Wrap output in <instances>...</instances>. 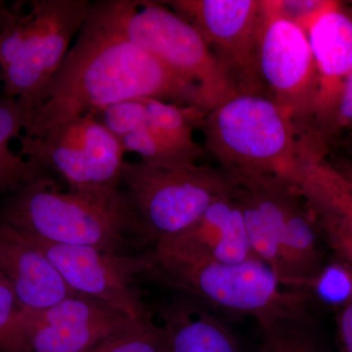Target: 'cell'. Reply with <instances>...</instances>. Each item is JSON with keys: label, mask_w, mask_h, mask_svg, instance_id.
Returning a JSON list of instances; mask_svg holds the SVG:
<instances>
[{"label": "cell", "mask_w": 352, "mask_h": 352, "mask_svg": "<svg viewBox=\"0 0 352 352\" xmlns=\"http://www.w3.org/2000/svg\"><path fill=\"white\" fill-rule=\"evenodd\" d=\"M201 34L239 94L265 96L258 69L261 0L162 1Z\"/></svg>", "instance_id": "9c48e42d"}, {"label": "cell", "mask_w": 352, "mask_h": 352, "mask_svg": "<svg viewBox=\"0 0 352 352\" xmlns=\"http://www.w3.org/2000/svg\"><path fill=\"white\" fill-rule=\"evenodd\" d=\"M2 82V78H1V76H0V82Z\"/></svg>", "instance_id": "83f0119b"}, {"label": "cell", "mask_w": 352, "mask_h": 352, "mask_svg": "<svg viewBox=\"0 0 352 352\" xmlns=\"http://www.w3.org/2000/svg\"><path fill=\"white\" fill-rule=\"evenodd\" d=\"M336 322L340 352H352V303L337 312Z\"/></svg>", "instance_id": "484cf974"}, {"label": "cell", "mask_w": 352, "mask_h": 352, "mask_svg": "<svg viewBox=\"0 0 352 352\" xmlns=\"http://www.w3.org/2000/svg\"><path fill=\"white\" fill-rule=\"evenodd\" d=\"M312 298L329 309L339 312L352 303V265L338 258L324 263L318 272L302 286Z\"/></svg>", "instance_id": "ffe728a7"}, {"label": "cell", "mask_w": 352, "mask_h": 352, "mask_svg": "<svg viewBox=\"0 0 352 352\" xmlns=\"http://www.w3.org/2000/svg\"><path fill=\"white\" fill-rule=\"evenodd\" d=\"M153 98L208 113L200 87L124 38L92 2L61 66L25 113V136H39L88 113Z\"/></svg>", "instance_id": "6da1fadb"}, {"label": "cell", "mask_w": 352, "mask_h": 352, "mask_svg": "<svg viewBox=\"0 0 352 352\" xmlns=\"http://www.w3.org/2000/svg\"><path fill=\"white\" fill-rule=\"evenodd\" d=\"M0 273L23 309L38 311L78 295L43 250L0 220Z\"/></svg>", "instance_id": "5bb4252c"}, {"label": "cell", "mask_w": 352, "mask_h": 352, "mask_svg": "<svg viewBox=\"0 0 352 352\" xmlns=\"http://www.w3.org/2000/svg\"><path fill=\"white\" fill-rule=\"evenodd\" d=\"M87 352H170L166 333L153 318L132 321Z\"/></svg>", "instance_id": "44dd1931"}, {"label": "cell", "mask_w": 352, "mask_h": 352, "mask_svg": "<svg viewBox=\"0 0 352 352\" xmlns=\"http://www.w3.org/2000/svg\"><path fill=\"white\" fill-rule=\"evenodd\" d=\"M319 231L323 234L338 258L352 265V232L333 222L315 219Z\"/></svg>", "instance_id": "cb8c5ba5"}, {"label": "cell", "mask_w": 352, "mask_h": 352, "mask_svg": "<svg viewBox=\"0 0 352 352\" xmlns=\"http://www.w3.org/2000/svg\"><path fill=\"white\" fill-rule=\"evenodd\" d=\"M97 4L124 38L198 85L208 110L239 94L195 28L162 1L101 0Z\"/></svg>", "instance_id": "8992f818"}, {"label": "cell", "mask_w": 352, "mask_h": 352, "mask_svg": "<svg viewBox=\"0 0 352 352\" xmlns=\"http://www.w3.org/2000/svg\"><path fill=\"white\" fill-rule=\"evenodd\" d=\"M331 166L333 170L338 171L342 177L346 178L347 182L352 184V159L346 157H336L333 160Z\"/></svg>", "instance_id": "4316f807"}, {"label": "cell", "mask_w": 352, "mask_h": 352, "mask_svg": "<svg viewBox=\"0 0 352 352\" xmlns=\"http://www.w3.org/2000/svg\"><path fill=\"white\" fill-rule=\"evenodd\" d=\"M264 13L279 18L307 34L310 25L332 0H261Z\"/></svg>", "instance_id": "603a6c76"}, {"label": "cell", "mask_w": 352, "mask_h": 352, "mask_svg": "<svg viewBox=\"0 0 352 352\" xmlns=\"http://www.w3.org/2000/svg\"><path fill=\"white\" fill-rule=\"evenodd\" d=\"M91 6L89 0H34L21 14L0 1L1 82L25 113L61 66Z\"/></svg>", "instance_id": "5b68a950"}, {"label": "cell", "mask_w": 352, "mask_h": 352, "mask_svg": "<svg viewBox=\"0 0 352 352\" xmlns=\"http://www.w3.org/2000/svg\"><path fill=\"white\" fill-rule=\"evenodd\" d=\"M122 189L154 245L188 230L230 191L231 180L221 168L198 164L159 168L124 162Z\"/></svg>", "instance_id": "52a82bcc"}, {"label": "cell", "mask_w": 352, "mask_h": 352, "mask_svg": "<svg viewBox=\"0 0 352 352\" xmlns=\"http://www.w3.org/2000/svg\"><path fill=\"white\" fill-rule=\"evenodd\" d=\"M22 312L12 287L0 273V352H32L21 321Z\"/></svg>", "instance_id": "7402d4cb"}, {"label": "cell", "mask_w": 352, "mask_h": 352, "mask_svg": "<svg viewBox=\"0 0 352 352\" xmlns=\"http://www.w3.org/2000/svg\"><path fill=\"white\" fill-rule=\"evenodd\" d=\"M21 321L32 352H87L134 320L106 303L76 295L38 311L23 309Z\"/></svg>", "instance_id": "7c38bea8"}, {"label": "cell", "mask_w": 352, "mask_h": 352, "mask_svg": "<svg viewBox=\"0 0 352 352\" xmlns=\"http://www.w3.org/2000/svg\"><path fill=\"white\" fill-rule=\"evenodd\" d=\"M307 34L318 76L314 138L326 146L332 138L342 87L352 72L351 14L332 0Z\"/></svg>", "instance_id": "4fadbf2b"}, {"label": "cell", "mask_w": 352, "mask_h": 352, "mask_svg": "<svg viewBox=\"0 0 352 352\" xmlns=\"http://www.w3.org/2000/svg\"><path fill=\"white\" fill-rule=\"evenodd\" d=\"M258 60L266 97L288 116L302 142L314 140L318 76L307 34L263 11Z\"/></svg>", "instance_id": "30bf717a"}, {"label": "cell", "mask_w": 352, "mask_h": 352, "mask_svg": "<svg viewBox=\"0 0 352 352\" xmlns=\"http://www.w3.org/2000/svg\"><path fill=\"white\" fill-rule=\"evenodd\" d=\"M24 124L25 112L17 99L0 97V193L9 195L25 185L50 177L38 162L10 149L11 140L22 136Z\"/></svg>", "instance_id": "ac0fdd59"}, {"label": "cell", "mask_w": 352, "mask_h": 352, "mask_svg": "<svg viewBox=\"0 0 352 352\" xmlns=\"http://www.w3.org/2000/svg\"><path fill=\"white\" fill-rule=\"evenodd\" d=\"M261 330L258 352H320L307 314L278 319Z\"/></svg>", "instance_id": "d6986e66"}, {"label": "cell", "mask_w": 352, "mask_h": 352, "mask_svg": "<svg viewBox=\"0 0 352 352\" xmlns=\"http://www.w3.org/2000/svg\"><path fill=\"white\" fill-rule=\"evenodd\" d=\"M159 312L170 352H242L226 324L194 298L182 295Z\"/></svg>", "instance_id": "2e32d148"}, {"label": "cell", "mask_w": 352, "mask_h": 352, "mask_svg": "<svg viewBox=\"0 0 352 352\" xmlns=\"http://www.w3.org/2000/svg\"><path fill=\"white\" fill-rule=\"evenodd\" d=\"M29 239L43 250L78 295L106 303L133 320L152 318L138 282L150 267L145 252L120 254L96 248Z\"/></svg>", "instance_id": "8fae6325"}, {"label": "cell", "mask_w": 352, "mask_h": 352, "mask_svg": "<svg viewBox=\"0 0 352 352\" xmlns=\"http://www.w3.org/2000/svg\"><path fill=\"white\" fill-rule=\"evenodd\" d=\"M0 220L32 240L138 254L153 243L122 191L109 195L61 192L50 177L9 194Z\"/></svg>", "instance_id": "7a4b0ae2"}, {"label": "cell", "mask_w": 352, "mask_h": 352, "mask_svg": "<svg viewBox=\"0 0 352 352\" xmlns=\"http://www.w3.org/2000/svg\"><path fill=\"white\" fill-rule=\"evenodd\" d=\"M351 127H352V72L347 76L344 87H342L332 138L328 143L335 140L339 132L351 129Z\"/></svg>", "instance_id": "d4e9b609"}, {"label": "cell", "mask_w": 352, "mask_h": 352, "mask_svg": "<svg viewBox=\"0 0 352 352\" xmlns=\"http://www.w3.org/2000/svg\"><path fill=\"white\" fill-rule=\"evenodd\" d=\"M145 254L150 264L145 277L208 308L252 317L259 326L307 314L310 300L305 291L285 287L258 258L222 263L164 243L153 245Z\"/></svg>", "instance_id": "3957f363"}, {"label": "cell", "mask_w": 352, "mask_h": 352, "mask_svg": "<svg viewBox=\"0 0 352 352\" xmlns=\"http://www.w3.org/2000/svg\"><path fill=\"white\" fill-rule=\"evenodd\" d=\"M20 154L51 168L66 180L69 191L109 195L122 190L124 154L117 138L88 113L48 129L19 138Z\"/></svg>", "instance_id": "ba28073f"}, {"label": "cell", "mask_w": 352, "mask_h": 352, "mask_svg": "<svg viewBox=\"0 0 352 352\" xmlns=\"http://www.w3.org/2000/svg\"><path fill=\"white\" fill-rule=\"evenodd\" d=\"M298 188L315 219L333 222L352 232V184L333 170L324 154L305 157Z\"/></svg>", "instance_id": "e0dca14e"}, {"label": "cell", "mask_w": 352, "mask_h": 352, "mask_svg": "<svg viewBox=\"0 0 352 352\" xmlns=\"http://www.w3.org/2000/svg\"><path fill=\"white\" fill-rule=\"evenodd\" d=\"M160 242L222 263H240L256 258L242 212L232 194V184L230 191L215 200L188 230Z\"/></svg>", "instance_id": "9a60e30c"}, {"label": "cell", "mask_w": 352, "mask_h": 352, "mask_svg": "<svg viewBox=\"0 0 352 352\" xmlns=\"http://www.w3.org/2000/svg\"><path fill=\"white\" fill-rule=\"evenodd\" d=\"M204 149L233 175H271L298 187L305 149L298 129L274 102L234 95L206 113Z\"/></svg>", "instance_id": "277c9868"}]
</instances>
